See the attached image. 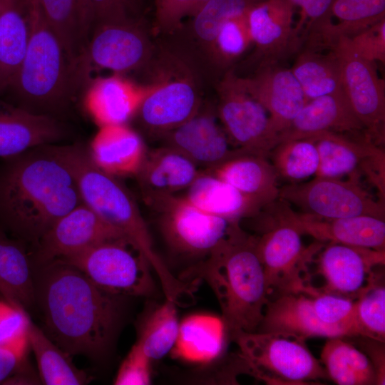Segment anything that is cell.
Wrapping results in <instances>:
<instances>
[{
    "mask_svg": "<svg viewBox=\"0 0 385 385\" xmlns=\"http://www.w3.org/2000/svg\"><path fill=\"white\" fill-rule=\"evenodd\" d=\"M35 268V304L46 334L71 356L100 359L110 349L122 316V296L108 293L60 260Z\"/></svg>",
    "mask_w": 385,
    "mask_h": 385,
    "instance_id": "6da1fadb",
    "label": "cell"
},
{
    "mask_svg": "<svg viewBox=\"0 0 385 385\" xmlns=\"http://www.w3.org/2000/svg\"><path fill=\"white\" fill-rule=\"evenodd\" d=\"M2 160L0 228L36 245L58 220L83 202L77 181L54 144Z\"/></svg>",
    "mask_w": 385,
    "mask_h": 385,
    "instance_id": "7a4b0ae2",
    "label": "cell"
},
{
    "mask_svg": "<svg viewBox=\"0 0 385 385\" xmlns=\"http://www.w3.org/2000/svg\"><path fill=\"white\" fill-rule=\"evenodd\" d=\"M187 275L203 279L212 288L228 337L257 331L268 296L255 236L247 234L238 224L220 246L186 270L183 277Z\"/></svg>",
    "mask_w": 385,
    "mask_h": 385,
    "instance_id": "3957f363",
    "label": "cell"
},
{
    "mask_svg": "<svg viewBox=\"0 0 385 385\" xmlns=\"http://www.w3.org/2000/svg\"><path fill=\"white\" fill-rule=\"evenodd\" d=\"M78 183L82 202L120 232L148 260L158 276L165 299L183 304L192 294L190 284L177 279L155 252L138 204L117 179L97 167L80 144L60 145Z\"/></svg>",
    "mask_w": 385,
    "mask_h": 385,
    "instance_id": "277c9868",
    "label": "cell"
},
{
    "mask_svg": "<svg viewBox=\"0 0 385 385\" xmlns=\"http://www.w3.org/2000/svg\"><path fill=\"white\" fill-rule=\"evenodd\" d=\"M24 4L29 23L28 43L21 67L8 88L14 94L16 105L55 117L86 81L69 62L40 0H24Z\"/></svg>",
    "mask_w": 385,
    "mask_h": 385,
    "instance_id": "5b68a950",
    "label": "cell"
},
{
    "mask_svg": "<svg viewBox=\"0 0 385 385\" xmlns=\"http://www.w3.org/2000/svg\"><path fill=\"white\" fill-rule=\"evenodd\" d=\"M272 222L256 237V250L262 265L268 300L286 294H307L311 284L309 265L324 245L319 241L304 245L302 233L284 216L277 200Z\"/></svg>",
    "mask_w": 385,
    "mask_h": 385,
    "instance_id": "8992f818",
    "label": "cell"
},
{
    "mask_svg": "<svg viewBox=\"0 0 385 385\" xmlns=\"http://www.w3.org/2000/svg\"><path fill=\"white\" fill-rule=\"evenodd\" d=\"M231 339L245 371L268 384L302 385L328 378L304 342L258 331L240 332Z\"/></svg>",
    "mask_w": 385,
    "mask_h": 385,
    "instance_id": "52a82bcc",
    "label": "cell"
},
{
    "mask_svg": "<svg viewBox=\"0 0 385 385\" xmlns=\"http://www.w3.org/2000/svg\"><path fill=\"white\" fill-rule=\"evenodd\" d=\"M143 197L156 212L168 246L183 257L199 260L198 263L220 246L240 222L207 213L185 197L174 194L154 193Z\"/></svg>",
    "mask_w": 385,
    "mask_h": 385,
    "instance_id": "ba28073f",
    "label": "cell"
},
{
    "mask_svg": "<svg viewBox=\"0 0 385 385\" xmlns=\"http://www.w3.org/2000/svg\"><path fill=\"white\" fill-rule=\"evenodd\" d=\"M58 260L79 269L98 287L115 295L148 297L155 290L150 262L127 239L104 242Z\"/></svg>",
    "mask_w": 385,
    "mask_h": 385,
    "instance_id": "9c48e42d",
    "label": "cell"
},
{
    "mask_svg": "<svg viewBox=\"0 0 385 385\" xmlns=\"http://www.w3.org/2000/svg\"><path fill=\"white\" fill-rule=\"evenodd\" d=\"M359 178L316 176L307 182L288 183L279 188V198L297 207L302 213L337 219L359 215L385 217L384 202L376 200L360 184Z\"/></svg>",
    "mask_w": 385,
    "mask_h": 385,
    "instance_id": "30bf717a",
    "label": "cell"
},
{
    "mask_svg": "<svg viewBox=\"0 0 385 385\" xmlns=\"http://www.w3.org/2000/svg\"><path fill=\"white\" fill-rule=\"evenodd\" d=\"M217 94V118L230 142L244 153L268 158L278 135L267 111L245 90L240 77L226 72Z\"/></svg>",
    "mask_w": 385,
    "mask_h": 385,
    "instance_id": "8fae6325",
    "label": "cell"
},
{
    "mask_svg": "<svg viewBox=\"0 0 385 385\" xmlns=\"http://www.w3.org/2000/svg\"><path fill=\"white\" fill-rule=\"evenodd\" d=\"M331 48L339 60L343 91L365 134L381 144L385 132V87L375 63L359 56L347 36L339 37Z\"/></svg>",
    "mask_w": 385,
    "mask_h": 385,
    "instance_id": "7c38bea8",
    "label": "cell"
},
{
    "mask_svg": "<svg viewBox=\"0 0 385 385\" xmlns=\"http://www.w3.org/2000/svg\"><path fill=\"white\" fill-rule=\"evenodd\" d=\"M347 133L324 131L309 138L318 151L316 176L342 178L366 176L381 197L385 194V153L368 136L353 138ZM305 139V138H304Z\"/></svg>",
    "mask_w": 385,
    "mask_h": 385,
    "instance_id": "4fadbf2b",
    "label": "cell"
},
{
    "mask_svg": "<svg viewBox=\"0 0 385 385\" xmlns=\"http://www.w3.org/2000/svg\"><path fill=\"white\" fill-rule=\"evenodd\" d=\"M119 239L127 238L82 202L58 220L40 238L31 257L34 267L40 266Z\"/></svg>",
    "mask_w": 385,
    "mask_h": 385,
    "instance_id": "5bb4252c",
    "label": "cell"
},
{
    "mask_svg": "<svg viewBox=\"0 0 385 385\" xmlns=\"http://www.w3.org/2000/svg\"><path fill=\"white\" fill-rule=\"evenodd\" d=\"M152 51L141 21L96 23L83 63L88 73L94 66L120 74L145 66Z\"/></svg>",
    "mask_w": 385,
    "mask_h": 385,
    "instance_id": "9a60e30c",
    "label": "cell"
},
{
    "mask_svg": "<svg viewBox=\"0 0 385 385\" xmlns=\"http://www.w3.org/2000/svg\"><path fill=\"white\" fill-rule=\"evenodd\" d=\"M317 253V270L327 293L356 300L378 275L374 269L384 265L385 251L339 243H327Z\"/></svg>",
    "mask_w": 385,
    "mask_h": 385,
    "instance_id": "2e32d148",
    "label": "cell"
},
{
    "mask_svg": "<svg viewBox=\"0 0 385 385\" xmlns=\"http://www.w3.org/2000/svg\"><path fill=\"white\" fill-rule=\"evenodd\" d=\"M156 82L135 117L153 134L163 135L194 116L201 107L198 88L188 73L173 74Z\"/></svg>",
    "mask_w": 385,
    "mask_h": 385,
    "instance_id": "e0dca14e",
    "label": "cell"
},
{
    "mask_svg": "<svg viewBox=\"0 0 385 385\" xmlns=\"http://www.w3.org/2000/svg\"><path fill=\"white\" fill-rule=\"evenodd\" d=\"M294 9L288 0H265L248 9L247 24L260 58L258 67L278 63L301 44L294 25Z\"/></svg>",
    "mask_w": 385,
    "mask_h": 385,
    "instance_id": "ac0fdd59",
    "label": "cell"
},
{
    "mask_svg": "<svg viewBox=\"0 0 385 385\" xmlns=\"http://www.w3.org/2000/svg\"><path fill=\"white\" fill-rule=\"evenodd\" d=\"M217 117L210 110H200L189 120L161 136L166 146L176 150L197 167L212 170L237 155L245 154L232 147Z\"/></svg>",
    "mask_w": 385,
    "mask_h": 385,
    "instance_id": "d6986e66",
    "label": "cell"
},
{
    "mask_svg": "<svg viewBox=\"0 0 385 385\" xmlns=\"http://www.w3.org/2000/svg\"><path fill=\"white\" fill-rule=\"evenodd\" d=\"M240 80L245 90L267 111L277 135L307 102L292 70L278 63L258 67L254 75Z\"/></svg>",
    "mask_w": 385,
    "mask_h": 385,
    "instance_id": "ffe728a7",
    "label": "cell"
},
{
    "mask_svg": "<svg viewBox=\"0 0 385 385\" xmlns=\"http://www.w3.org/2000/svg\"><path fill=\"white\" fill-rule=\"evenodd\" d=\"M301 342L314 337L351 338L345 329L322 322L311 297L304 293L286 294L268 300L257 329Z\"/></svg>",
    "mask_w": 385,
    "mask_h": 385,
    "instance_id": "44dd1931",
    "label": "cell"
},
{
    "mask_svg": "<svg viewBox=\"0 0 385 385\" xmlns=\"http://www.w3.org/2000/svg\"><path fill=\"white\" fill-rule=\"evenodd\" d=\"M286 218L302 234L327 243H339L385 251V222L369 215L326 219L296 212L282 200Z\"/></svg>",
    "mask_w": 385,
    "mask_h": 385,
    "instance_id": "7402d4cb",
    "label": "cell"
},
{
    "mask_svg": "<svg viewBox=\"0 0 385 385\" xmlns=\"http://www.w3.org/2000/svg\"><path fill=\"white\" fill-rule=\"evenodd\" d=\"M66 135L64 125L56 117L0 100V159L54 144Z\"/></svg>",
    "mask_w": 385,
    "mask_h": 385,
    "instance_id": "603a6c76",
    "label": "cell"
},
{
    "mask_svg": "<svg viewBox=\"0 0 385 385\" xmlns=\"http://www.w3.org/2000/svg\"><path fill=\"white\" fill-rule=\"evenodd\" d=\"M156 88V82L140 86L120 74L92 80L86 106L99 126L127 124L134 118L144 98Z\"/></svg>",
    "mask_w": 385,
    "mask_h": 385,
    "instance_id": "cb8c5ba5",
    "label": "cell"
},
{
    "mask_svg": "<svg viewBox=\"0 0 385 385\" xmlns=\"http://www.w3.org/2000/svg\"><path fill=\"white\" fill-rule=\"evenodd\" d=\"M362 130L364 128L343 91L308 101L278 135V143L307 138L324 131L355 134Z\"/></svg>",
    "mask_w": 385,
    "mask_h": 385,
    "instance_id": "d4e9b609",
    "label": "cell"
},
{
    "mask_svg": "<svg viewBox=\"0 0 385 385\" xmlns=\"http://www.w3.org/2000/svg\"><path fill=\"white\" fill-rule=\"evenodd\" d=\"M69 62L79 71L96 24L91 0H40Z\"/></svg>",
    "mask_w": 385,
    "mask_h": 385,
    "instance_id": "484cf974",
    "label": "cell"
},
{
    "mask_svg": "<svg viewBox=\"0 0 385 385\" xmlns=\"http://www.w3.org/2000/svg\"><path fill=\"white\" fill-rule=\"evenodd\" d=\"M103 171L115 176H135L147 149L141 136L127 124L101 126L87 149Z\"/></svg>",
    "mask_w": 385,
    "mask_h": 385,
    "instance_id": "4316f807",
    "label": "cell"
},
{
    "mask_svg": "<svg viewBox=\"0 0 385 385\" xmlns=\"http://www.w3.org/2000/svg\"><path fill=\"white\" fill-rule=\"evenodd\" d=\"M184 197L201 210L230 221L257 215L264 208L256 200L206 170L200 172Z\"/></svg>",
    "mask_w": 385,
    "mask_h": 385,
    "instance_id": "83f0119b",
    "label": "cell"
},
{
    "mask_svg": "<svg viewBox=\"0 0 385 385\" xmlns=\"http://www.w3.org/2000/svg\"><path fill=\"white\" fill-rule=\"evenodd\" d=\"M200 172L197 166L187 157L165 145L147 151L135 177L143 195L174 194L187 190Z\"/></svg>",
    "mask_w": 385,
    "mask_h": 385,
    "instance_id": "f1b7e54d",
    "label": "cell"
},
{
    "mask_svg": "<svg viewBox=\"0 0 385 385\" xmlns=\"http://www.w3.org/2000/svg\"><path fill=\"white\" fill-rule=\"evenodd\" d=\"M35 268L24 242L0 228V294L27 312L35 304Z\"/></svg>",
    "mask_w": 385,
    "mask_h": 385,
    "instance_id": "f546056e",
    "label": "cell"
},
{
    "mask_svg": "<svg viewBox=\"0 0 385 385\" xmlns=\"http://www.w3.org/2000/svg\"><path fill=\"white\" fill-rule=\"evenodd\" d=\"M206 171L230 183L264 207L279 198L278 177L268 158L240 154Z\"/></svg>",
    "mask_w": 385,
    "mask_h": 385,
    "instance_id": "4dcf8cb0",
    "label": "cell"
},
{
    "mask_svg": "<svg viewBox=\"0 0 385 385\" xmlns=\"http://www.w3.org/2000/svg\"><path fill=\"white\" fill-rule=\"evenodd\" d=\"M29 39V23L24 0H1L0 95L16 76Z\"/></svg>",
    "mask_w": 385,
    "mask_h": 385,
    "instance_id": "1f68e13d",
    "label": "cell"
},
{
    "mask_svg": "<svg viewBox=\"0 0 385 385\" xmlns=\"http://www.w3.org/2000/svg\"><path fill=\"white\" fill-rule=\"evenodd\" d=\"M320 362L327 377L337 384H376V374L371 360L346 338L327 339Z\"/></svg>",
    "mask_w": 385,
    "mask_h": 385,
    "instance_id": "d6a6232c",
    "label": "cell"
},
{
    "mask_svg": "<svg viewBox=\"0 0 385 385\" xmlns=\"http://www.w3.org/2000/svg\"><path fill=\"white\" fill-rule=\"evenodd\" d=\"M226 335L221 319L203 314L192 315L180 322L173 351L188 361H209L222 352Z\"/></svg>",
    "mask_w": 385,
    "mask_h": 385,
    "instance_id": "836d02e7",
    "label": "cell"
},
{
    "mask_svg": "<svg viewBox=\"0 0 385 385\" xmlns=\"http://www.w3.org/2000/svg\"><path fill=\"white\" fill-rule=\"evenodd\" d=\"M27 334L41 384L82 385L90 382L88 374L77 368L72 363L71 356L58 346L31 320L29 323Z\"/></svg>",
    "mask_w": 385,
    "mask_h": 385,
    "instance_id": "e575fe53",
    "label": "cell"
},
{
    "mask_svg": "<svg viewBox=\"0 0 385 385\" xmlns=\"http://www.w3.org/2000/svg\"><path fill=\"white\" fill-rule=\"evenodd\" d=\"M309 101L343 91L340 66L332 48L327 53L306 48L290 68Z\"/></svg>",
    "mask_w": 385,
    "mask_h": 385,
    "instance_id": "d590c367",
    "label": "cell"
},
{
    "mask_svg": "<svg viewBox=\"0 0 385 385\" xmlns=\"http://www.w3.org/2000/svg\"><path fill=\"white\" fill-rule=\"evenodd\" d=\"M330 16L338 21L329 26L321 42L329 48L339 37H351L384 19L385 0H333Z\"/></svg>",
    "mask_w": 385,
    "mask_h": 385,
    "instance_id": "8d00e7d4",
    "label": "cell"
},
{
    "mask_svg": "<svg viewBox=\"0 0 385 385\" xmlns=\"http://www.w3.org/2000/svg\"><path fill=\"white\" fill-rule=\"evenodd\" d=\"M176 305L165 299L140 323L135 344L151 361L162 359L175 347L180 327Z\"/></svg>",
    "mask_w": 385,
    "mask_h": 385,
    "instance_id": "74e56055",
    "label": "cell"
},
{
    "mask_svg": "<svg viewBox=\"0 0 385 385\" xmlns=\"http://www.w3.org/2000/svg\"><path fill=\"white\" fill-rule=\"evenodd\" d=\"M278 178L297 183L316 175L319 154L314 143L308 138L279 143L268 157Z\"/></svg>",
    "mask_w": 385,
    "mask_h": 385,
    "instance_id": "f35d334b",
    "label": "cell"
},
{
    "mask_svg": "<svg viewBox=\"0 0 385 385\" xmlns=\"http://www.w3.org/2000/svg\"><path fill=\"white\" fill-rule=\"evenodd\" d=\"M250 6L247 0H207L192 17V34L208 56L222 26L228 20L246 12Z\"/></svg>",
    "mask_w": 385,
    "mask_h": 385,
    "instance_id": "ab89813d",
    "label": "cell"
},
{
    "mask_svg": "<svg viewBox=\"0 0 385 385\" xmlns=\"http://www.w3.org/2000/svg\"><path fill=\"white\" fill-rule=\"evenodd\" d=\"M378 274L355 300L360 337L385 342V286Z\"/></svg>",
    "mask_w": 385,
    "mask_h": 385,
    "instance_id": "60d3db41",
    "label": "cell"
},
{
    "mask_svg": "<svg viewBox=\"0 0 385 385\" xmlns=\"http://www.w3.org/2000/svg\"><path fill=\"white\" fill-rule=\"evenodd\" d=\"M247 11L228 20L222 26L213 41L208 57L212 62L221 68L232 63L252 44Z\"/></svg>",
    "mask_w": 385,
    "mask_h": 385,
    "instance_id": "b9f144b4",
    "label": "cell"
},
{
    "mask_svg": "<svg viewBox=\"0 0 385 385\" xmlns=\"http://www.w3.org/2000/svg\"><path fill=\"white\" fill-rule=\"evenodd\" d=\"M317 317L324 323L347 330L351 338L360 337L356 317L355 300L319 290L314 287L307 294Z\"/></svg>",
    "mask_w": 385,
    "mask_h": 385,
    "instance_id": "7bdbcfd3",
    "label": "cell"
},
{
    "mask_svg": "<svg viewBox=\"0 0 385 385\" xmlns=\"http://www.w3.org/2000/svg\"><path fill=\"white\" fill-rule=\"evenodd\" d=\"M294 8L300 9L301 17L295 26L297 33L302 34L307 24L304 34L309 45L314 44L332 23L330 8L333 0H288Z\"/></svg>",
    "mask_w": 385,
    "mask_h": 385,
    "instance_id": "ee69618b",
    "label": "cell"
},
{
    "mask_svg": "<svg viewBox=\"0 0 385 385\" xmlns=\"http://www.w3.org/2000/svg\"><path fill=\"white\" fill-rule=\"evenodd\" d=\"M28 312L0 299V346H29Z\"/></svg>",
    "mask_w": 385,
    "mask_h": 385,
    "instance_id": "f6af8a7d",
    "label": "cell"
},
{
    "mask_svg": "<svg viewBox=\"0 0 385 385\" xmlns=\"http://www.w3.org/2000/svg\"><path fill=\"white\" fill-rule=\"evenodd\" d=\"M207 0H155V24L160 31L170 33L192 17Z\"/></svg>",
    "mask_w": 385,
    "mask_h": 385,
    "instance_id": "bcb514c9",
    "label": "cell"
},
{
    "mask_svg": "<svg viewBox=\"0 0 385 385\" xmlns=\"http://www.w3.org/2000/svg\"><path fill=\"white\" fill-rule=\"evenodd\" d=\"M151 360L135 343L122 361L114 379L115 385H148L152 381Z\"/></svg>",
    "mask_w": 385,
    "mask_h": 385,
    "instance_id": "7dc6e473",
    "label": "cell"
},
{
    "mask_svg": "<svg viewBox=\"0 0 385 385\" xmlns=\"http://www.w3.org/2000/svg\"><path fill=\"white\" fill-rule=\"evenodd\" d=\"M354 50L361 58L385 62V19L349 37Z\"/></svg>",
    "mask_w": 385,
    "mask_h": 385,
    "instance_id": "c3c4849f",
    "label": "cell"
},
{
    "mask_svg": "<svg viewBox=\"0 0 385 385\" xmlns=\"http://www.w3.org/2000/svg\"><path fill=\"white\" fill-rule=\"evenodd\" d=\"M96 24L141 21L143 0H91Z\"/></svg>",
    "mask_w": 385,
    "mask_h": 385,
    "instance_id": "681fc988",
    "label": "cell"
},
{
    "mask_svg": "<svg viewBox=\"0 0 385 385\" xmlns=\"http://www.w3.org/2000/svg\"><path fill=\"white\" fill-rule=\"evenodd\" d=\"M29 346H0V384L4 382L24 364Z\"/></svg>",
    "mask_w": 385,
    "mask_h": 385,
    "instance_id": "f907efd6",
    "label": "cell"
},
{
    "mask_svg": "<svg viewBox=\"0 0 385 385\" xmlns=\"http://www.w3.org/2000/svg\"><path fill=\"white\" fill-rule=\"evenodd\" d=\"M361 349L371 360L376 374V385L385 384L384 342L364 337H356Z\"/></svg>",
    "mask_w": 385,
    "mask_h": 385,
    "instance_id": "816d5d0a",
    "label": "cell"
},
{
    "mask_svg": "<svg viewBox=\"0 0 385 385\" xmlns=\"http://www.w3.org/2000/svg\"><path fill=\"white\" fill-rule=\"evenodd\" d=\"M248 1V3L250 4V5H254V4H258L260 2H262L265 0H247Z\"/></svg>",
    "mask_w": 385,
    "mask_h": 385,
    "instance_id": "f5cc1de1",
    "label": "cell"
}]
</instances>
